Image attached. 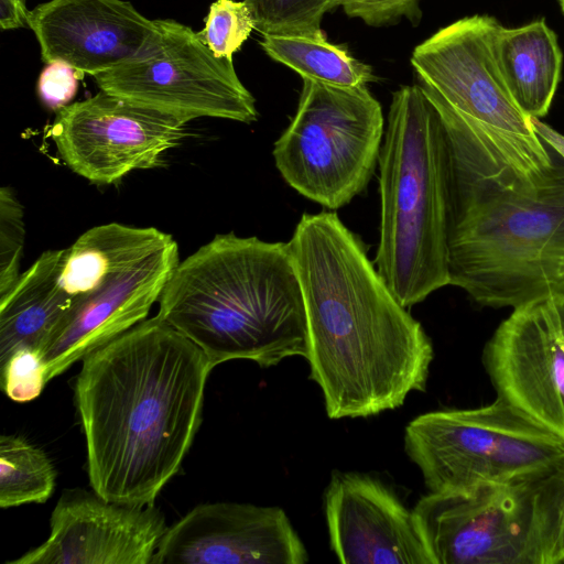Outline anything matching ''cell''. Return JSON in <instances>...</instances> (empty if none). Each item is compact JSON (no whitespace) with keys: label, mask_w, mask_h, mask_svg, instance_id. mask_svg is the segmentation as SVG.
I'll return each instance as SVG.
<instances>
[{"label":"cell","mask_w":564,"mask_h":564,"mask_svg":"<svg viewBox=\"0 0 564 564\" xmlns=\"http://www.w3.org/2000/svg\"><path fill=\"white\" fill-rule=\"evenodd\" d=\"M260 44L272 59L302 78L343 87L367 86L376 80L371 66L355 58L345 46L328 42L324 33L265 34Z\"/></svg>","instance_id":"cell-21"},{"label":"cell","mask_w":564,"mask_h":564,"mask_svg":"<svg viewBox=\"0 0 564 564\" xmlns=\"http://www.w3.org/2000/svg\"><path fill=\"white\" fill-rule=\"evenodd\" d=\"M560 6H561V9H562V11L564 13V0H560Z\"/></svg>","instance_id":"cell-32"},{"label":"cell","mask_w":564,"mask_h":564,"mask_svg":"<svg viewBox=\"0 0 564 564\" xmlns=\"http://www.w3.org/2000/svg\"><path fill=\"white\" fill-rule=\"evenodd\" d=\"M304 543L280 507L200 503L167 527L151 564H303Z\"/></svg>","instance_id":"cell-14"},{"label":"cell","mask_w":564,"mask_h":564,"mask_svg":"<svg viewBox=\"0 0 564 564\" xmlns=\"http://www.w3.org/2000/svg\"><path fill=\"white\" fill-rule=\"evenodd\" d=\"M387 119L375 264L411 307L449 285L451 155L441 117L419 84L392 94Z\"/></svg>","instance_id":"cell-6"},{"label":"cell","mask_w":564,"mask_h":564,"mask_svg":"<svg viewBox=\"0 0 564 564\" xmlns=\"http://www.w3.org/2000/svg\"><path fill=\"white\" fill-rule=\"evenodd\" d=\"M178 262V246L172 240L98 291L74 299L67 315L39 351L47 382L143 322Z\"/></svg>","instance_id":"cell-17"},{"label":"cell","mask_w":564,"mask_h":564,"mask_svg":"<svg viewBox=\"0 0 564 564\" xmlns=\"http://www.w3.org/2000/svg\"><path fill=\"white\" fill-rule=\"evenodd\" d=\"M497 398L564 441V300L517 307L486 343Z\"/></svg>","instance_id":"cell-12"},{"label":"cell","mask_w":564,"mask_h":564,"mask_svg":"<svg viewBox=\"0 0 564 564\" xmlns=\"http://www.w3.org/2000/svg\"><path fill=\"white\" fill-rule=\"evenodd\" d=\"M533 127L542 141L564 162V134L553 129L539 118H531Z\"/></svg>","instance_id":"cell-30"},{"label":"cell","mask_w":564,"mask_h":564,"mask_svg":"<svg viewBox=\"0 0 564 564\" xmlns=\"http://www.w3.org/2000/svg\"><path fill=\"white\" fill-rule=\"evenodd\" d=\"M1 388L15 402H29L43 391L45 365L36 350L20 349L0 366Z\"/></svg>","instance_id":"cell-26"},{"label":"cell","mask_w":564,"mask_h":564,"mask_svg":"<svg viewBox=\"0 0 564 564\" xmlns=\"http://www.w3.org/2000/svg\"><path fill=\"white\" fill-rule=\"evenodd\" d=\"M173 237L154 227L95 226L65 249L61 284L73 299L89 295L160 249Z\"/></svg>","instance_id":"cell-20"},{"label":"cell","mask_w":564,"mask_h":564,"mask_svg":"<svg viewBox=\"0 0 564 564\" xmlns=\"http://www.w3.org/2000/svg\"><path fill=\"white\" fill-rule=\"evenodd\" d=\"M65 249L46 250L0 297V366L20 349H42L74 304L61 284Z\"/></svg>","instance_id":"cell-18"},{"label":"cell","mask_w":564,"mask_h":564,"mask_svg":"<svg viewBox=\"0 0 564 564\" xmlns=\"http://www.w3.org/2000/svg\"><path fill=\"white\" fill-rule=\"evenodd\" d=\"M166 529L154 505L67 489L52 511L44 543L7 564H151Z\"/></svg>","instance_id":"cell-13"},{"label":"cell","mask_w":564,"mask_h":564,"mask_svg":"<svg viewBox=\"0 0 564 564\" xmlns=\"http://www.w3.org/2000/svg\"><path fill=\"white\" fill-rule=\"evenodd\" d=\"M383 135L382 109L367 86L303 78L296 113L275 141L273 158L292 188L338 209L368 185Z\"/></svg>","instance_id":"cell-9"},{"label":"cell","mask_w":564,"mask_h":564,"mask_svg":"<svg viewBox=\"0 0 564 564\" xmlns=\"http://www.w3.org/2000/svg\"><path fill=\"white\" fill-rule=\"evenodd\" d=\"M404 448L430 492L466 491L564 464V441L499 398L416 416L405 427Z\"/></svg>","instance_id":"cell-8"},{"label":"cell","mask_w":564,"mask_h":564,"mask_svg":"<svg viewBox=\"0 0 564 564\" xmlns=\"http://www.w3.org/2000/svg\"><path fill=\"white\" fill-rule=\"evenodd\" d=\"M564 464L466 491L430 492L413 513L433 564H553Z\"/></svg>","instance_id":"cell-7"},{"label":"cell","mask_w":564,"mask_h":564,"mask_svg":"<svg viewBox=\"0 0 564 564\" xmlns=\"http://www.w3.org/2000/svg\"><path fill=\"white\" fill-rule=\"evenodd\" d=\"M158 316L195 343L210 365L262 368L308 356L304 295L288 242L218 234L180 261Z\"/></svg>","instance_id":"cell-3"},{"label":"cell","mask_w":564,"mask_h":564,"mask_svg":"<svg viewBox=\"0 0 564 564\" xmlns=\"http://www.w3.org/2000/svg\"><path fill=\"white\" fill-rule=\"evenodd\" d=\"M449 285L512 310L564 300V164L547 182L517 188L453 174Z\"/></svg>","instance_id":"cell-5"},{"label":"cell","mask_w":564,"mask_h":564,"mask_svg":"<svg viewBox=\"0 0 564 564\" xmlns=\"http://www.w3.org/2000/svg\"><path fill=\"white\" fill-rule=\"evenodd\" d=\"M553 564H564V510L562 513L557 540L555 544Z\"/></svg>","instance_id":"cell-31"},{"label":"cell","mask_w":564,"mask_h":564,"mask_svg":"<svg viewBox=\"0 0 564 564\" xmlns=\"http://www.w3.org/2000/svg\"><path fill=\"white\" fill-rule=\"evenodd\" d=\"M251 9L256 29L265 34L319 35L332 0H243Z\"/></svg>","instance_id":"cell-23"},{"label":"cell","mask_w":564,"mask_h":564,"mask_svg":"<svg viewBox=\"0 0 564 564\" xmlns=\"http://www.w3.org/2000/svg\"><path fill=\"white\" fill-rule=\"evenodd\" d=\"M30 11L26 0H0V26L14 30L28 25Z\"/></svg>","instance_id":"cell-29"},{"label":"cell","mask_w":564,"mask_h":564,"mask_svg":"<svg viewBox=\"0 0 564 564\" xmlns=\"http://www.w3.org/2000/svg\"><path fill=\"white\" fill-rule=\"evenodd\" d=\"M329 543L345 564H433L410 511L378 478L333 474L325 491Z\"/></svg>","instance_id":"cell-16"},{"label":"cell","mask_w":564,"mask_h":564,"mask_svg":"<svg viewBox=\"0 0 564 564\" xmlns=\"http://www.w3.org/2000/svg\"><path fill=\"white\" fill-rule=\"evenodd\" d=\"M253 29V13L243 0H216L210 4L205 28L198 35L216 57L232 61V55Z\"/></svg>","instance_id":"cell-24"},{"label":"cell","mask_w":564,"mask_h":564,"mask_svg":"<svg viewBox=\"0 0 564 564\" xmlns=\"http://www.w3.org/2000/svg\"><path fill=\"white\" fill-rule=\"evenodd\" d=\"M213 369L195 343L158 315L83 359L74 395L94 491L113 502L154 505L192 446Z\"/></svg>","instance_id":"cell-2"},{"label":"cell","mask_w":564,"mask_h":564,"mask_svg":"<svg viewBox=\"0 0 564 564\" xmlns=\"http://www.w3.org/2000/svg\"><path fill=\"white\" fill-rule=\"evenodd\" d=\"M289 248L306 310L310 377L330 419L367 417L424 391L433 345L336 213L303 214Z\"/></svg>","instance_id":"cell-1"},{"label":"cell","mask_w":564,"mask_h":564,"mask_svg":"<svg viewBox=\"0 0 564 564\" xmlns=\"http://www.w3.org/2000/svg\"><path fill=\"white\" fill-rule=\"evenodd\" d=\"M188 121L100 90L57 111L50 135L76 174L112 184L134 170L159 167L187 137Z\"/></svg>","instance_id":"cell-11"},{"label":"cell","mask_w":564,"mask_h":564,"mask_svg":"<svg viewBox=\"0 0 564 564\" xmlns=\"http://www.w3.org/2000/svg\"><path fill=\"white\" fill-rule=\"evenodd\" d=\"M56 470L47 454L19 435L0 437V507L46 502Z\"/></svg>","instance_id":"cell-22"},{"label":"cell","mask_w":564,"mask_h":564,"mask_svg":"<svg viewBox=\"0 0 564 564\" xmlns=\"http://www.w3.org/2000/svg\"><path fill=\"white\" fill-rule=\"evenodd\" d=\"M28 26L43 62L62 61L93 77L145 56L161 37L158 20L123 0H50L30 11Z\"/></svg>","instance_id":"cell-15"},{"label":"cell","mask_w":564,"mask_h":564,"mask_svg":"<svg viewBox=\"0 0 564 564\" xmlns=\"http://www.w3.org/2000/svg\"><path fill=\"white\" fill-rule=\"evenodd\" d=\"M498 23L487 14L459 19L420 43L411 65L443 122L454 175L532 188L563 164L502 79L492 50Z\"/></svg>","instance_id":"cell-4"},{"label":"cell","mask_w":564,"mask_h":564,"mask_svg":"<svg viewBox=\"0 0 564 564\" xmlns=\"http://www.w3.org/2000/svg\"><path fill=\"white\" fill-rule=\"evenodd\" d=\"M25 227L23 207L10 187L0 188V297L20 276Z\"/></svg>","instance_id":"cell-25"},{"label":"cell","mask_w":564,"mask_h":564,"mask_svg":"<svg viewBox=\"0 0 564 564\" xmlns=\"http://www.w3.org/2000/svg\"><path fill=\"white\" fill-rule=\"evenodd\" d=\"M420 0H332V8L340 7L350 18L370 26H383L402 18L420 19Z\"/></svg>","instance_id":"cell-27"},{"label":"cell","mask_w":564,"mask_h":564,"mask_svg":"<svg viewBox=\"0 0 564 564\" xmlns=\"http://www.w3.org/2000/svg\"><path fill=\"white\" fill-rule=\"evenodd\" d=\"M158 46L143 57L94 76L100 90L186 121L209 117L251 123L256 100L232 61L216 57L198 33L158 20Z\"/></svg>","instance_id":"cell-10"},{"label":"cell","mask_w":564,"mask_h":564,"mask_svg":"<svg viewBox=\"0 0 564 564\" xmlns=\"http://www.w3.org/2000/svg\"><path fill=\"white\" fill-rule=\"evenodd\" d=\"M492 50L512 98L531 118L541 119L551 107L562 70L557 36L544 19L519 28L495 29Z\"/></svg>","instance_id":"cell-19"},{"label":"cell","mask_w":564,"mask_h":564,"mask_svg":"<svg viewBox=\"0 0 564 564\" xmlns=\"http://www.w3.org/2000/svg\"><path fill=\"white\" fill-rule=\"evenodd\" d=\"M78 74L80 73L65 62L48 63L37 82V94L45 107L58 111L70 105L78 90Z\"/></svg>","instance_id":"cell-28"}]
</instances>
